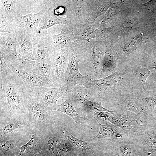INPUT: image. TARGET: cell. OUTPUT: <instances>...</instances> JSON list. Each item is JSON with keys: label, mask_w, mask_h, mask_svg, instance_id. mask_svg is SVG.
<instances>
[{"label": "cell", "mask_w": 156, "mask_h": 156, "mask_svg": "<svg viewBox=\"0 0 156 156\" xmlns=\"http://www.w3.org/2000/svg\"><path fill=\"white\" fill-rule=\"evenodd\" d=\"M132 92L125 73L115 72L106 77L92 80L86 87H82V93L89 99L101 103L110 102L114 106Z\"/></svg>", "instance_id": "obj_1"}, {"label": "cell", "mask_w": 156, "mask_h": 156, "mask_svg": "<svg viewBox=\"0 0 156 156\" xmlns=\"http://www.w3.org/2000/svg\"><path fill=\"white\" fill-rule=\"evenodd\" d=\"M27 92L23 81L13 72L0 73V117L28 116L24 97Z\"/></svg>", "instance_id": "obj_2"}, {"label": "cell", "mask_w": 156, "mask_h": 156, "mask_svg": "<svg viewBox=\"0 0 156 156\" xmlns=\"http://www.w3.org/2000/svg\"><path fill=\"white\" fill-rule=\"evenodd\" d=\"M102 45L94 39L90 42H80L75 47L79 59V71L92 80L99 79L101 72L105 50Z\"/></svg>", "instance_id": "obj_3"}, {"label": "cell", "mask_w": 156, "mask_h": 156, "mask_svg": "<svg viewBox=\"0 0 156 156\" xmlns=\"http://www.w3.org/2000/svg\"><path fill=\"white\" fill-rule=\"evenodd\" d=\"M24 101L28 111L29 122L31 130L34 129L41 133L51 128L52 118L51 112L45 106L41 97L33 91L25 94Z\"/></svg>", "instance_id": "obj_4"}, {"label": "cell", "mask_w": 156, "mask_h": 156, "mask_svg": "<svg viewBox=\"0 0 156 156\" xmlns=\"http://www.w3.org/2000/svg\"><path fill=\"white\" fill-rule=\"evenodd\" d=\"M113 108L112 111L97 112L94 115L120 127L124 133L139 132L148 125V121L127 110L116 107Z\"/></svg>", "instance_id": "obj_5"}, {"label": "cell", "mask_w": 156, "mask_h": 156, "mask_svg": "<svg viewBox=\"0 0 156 156\" xmlns=\"http://www.w3.org/2000/svg\"><path fill=\"white\" fill-rule=\"evenodd\" d=\"M42 3L45 11L42 20L48 26L75 25L72 0H43Z\"/></svg>", "instance_id": "obj_6"}, {"label": "cell", "mask_w": 156, "mask_h": 156, "mask_svg": "<svg viewBox=\"0 0 156 156\" xmlns=\"http://www.w3.org/2000/svg\"><path fill=\"white\" fill-rule=\"evenodd\" d=\"M31 133L28 116L0 117V139L25 142Z\"/></svg>", "instance_id": "obj_7"}, {"label": "cell", "mask_w": 156, "mask_h": 156, "mask_svg": "<svg viewBox=\"0 0 156 156\" xmlns=\"http://www.w3.org/2000/svg\"><path fill=\"white\" fill-rule=\"evenodd\" d=\"M151 73L145 59L143 57L131 63L125 68V73L129 81L133 93L144 89L146 81Z\"/></svg>", "instance_id": "obj_8"}, {"label": "cell", "mask_w": 156, "mask_h": 156, "mask_svg": "<svg viewBox=\"0 0 156 156\" xmlns=\"http://www.w3.org/2000/svg\"><path fill=\"white\" fill-rule=\"evenodd\" d=\"M43 35L44 41L51 54L58 50L76 47L79 43L70 25H64L59 34Z\"/></svg>", "instance_id": "obj_9"}, {"label": "cell", "mask_w": 156, "mask_h": 156, "mask_svg": "<svg viewBox=\"0 0 156 156\" xmlns=\"http://www.w3.org/2000/svg\"><path fill=\"white\" fill-rule=\"evenodd\" d=\"M79 59L75 47H69L68 62L64 75L65 83L74 86L86 87L92 80L83 75L79 68Z\"/></svg>", "instance_id": "obj_10"}, {"label": "cell", "mask_w": 156, "mask_h": 156, "mask_svg": "<svg viewBox=\"0 0 156 156\" xmlns=\"http://www.w3.org/2000/svg\"><path fill=\"white\" fill-rule=\"evenodd\" d=\"M69 49L68 47L60 49L58 56L51 62L52 78L49 86H62L65 84L64 75L68 62Z\"/></svg>", "instance_id": "obj_11"}, {"label": "cell", "mask_w": 156, "mask_h": 156, "mask_svg": "<svg viewBox=\"0 0 156 156\" xmlns=\"http://www.w3.org/2000/svg\"><path fill=\"white\" fill-rule=\"evenodd\" d=\"M45 11L42 4L41 9L38 13L29 14L25 15L19 14L14 18L8 21L12 27L21 28L32 35L35 36L38 34V26Z\"/></svg>", "instance_id": "obj_12"}, {"label": "cell", "mask_w": 156, "mask_h": 156, "mask_svg": "<svg viewBox=\"0 0 156 156\" xmlns=\"http://www.w3.org/2000/svg\"><path fill=\"white\" fill-rule=\"evenodd\" d=\"M76 86L66 83L62 86L56 88L37 87L35 88L34 91L41 97L46 107L48 108L57 104V100L61 96L75 91Z\"/></svg>", "instance_id": "obj_13"}, {"label": "cell", "mask_w": 156, "mask_h": 156, "mask_svg": "<svg viewBox=\"0 0 156 156\" xmlns=\"http://www.w3.org/2000/svg\"><path fill=\"white\" fill-rule=\"evenodd\" d=\"M70 93L74 106L82 114H94L97 112L109 111L104 107L101 102H96L89 100L86 99L82 93L73 92Z\"/></svg>", "instance_id": "obj_14"}, {"label": "cell", "mask_w": 156, "mask_h": 156, "mask_svg": "<svg viewBox=\"0 0 156 156\" xmlns=\"http://www.w3.org/2000/svg\"><path fill=\"white\" fill-rule=\"evenodd\" d=\"M7 65L9 68L23 81L29 94L33 93L37 87H49L48 82L44 77L31 71L18 69L11 65Z\"/></svg>", "instance_id": "obj_15"}, {"label": "cell", "mask_w": 156, "mask_h": 156, "mask_svg": "<svg viewBox=\"0 0 156 156\" xmlns=\"http://www.w3.org/2000/svg\"><path fill=\"white\" fill-rule=\"evenodd\" d=\"M14 35L18 54L31 60L33 55L34 36L25 30L15 27Z\"/></svg>", "instance_id": "obj_16"}, {"label": "cell", "mask_w": 156, "mask_h": 156, "mask_svg": "<svg viewBox=\"0 0 156 156\" xmlns=\"http://www.w3.org/2000/svg\"><path fill=\"white\" fill-rule=\"evenodd\" d=\"M0 53L7 64H11L18 58L16 39L14 34L1 33L0 34Z\"/></svg>", "instance_id": "obj_17"}, {"label": "cell", "mask_w": 156, "mask_h": 156, "mask_svg": "<svg viewBox=\"0 0 156 156\" xmlns=\"http://www.w3.org/2000/svg\"><path fill=\"white\" fill-rule=\"evenodd\" d=\"M117 107L127 110L146 121H148L151 116L133 92L130 93L123 101L114 107Z\"/></svg>", "instance_id": "obj_18"}, {"label": "cell", "mask_w": 156, "mask_h": 156, "mask_svg": "<svg viewBox=\"0 0 156 156\" xmlns=\"http://www.w3.org/2000/svg\"><path fill=\"white\" fill-rule=\"evenodd\" d=\"M63 138L60 133L52 127L47 129L41 134V151L49 156H54L58 144Z\"/></svg>", "instance_id": "obj_19"}, {"label": "cell", "mask_w": 156, "mask_h": 156, "mask_svg": "<svg viewBox=\"0 0 156 156\" xmlns=\"http://www.w3.org/2000/svg\"><path fill=\"white\" fill-rule=\"evenodd\" d=\"M115 72L122 73L118 56L111 46L107 45L105 47L103 68L99 79Z\"/></svg>", "instance_id": "obj_20"}, {"label": "cell", "mask_w": 156, "mask_h": 156, "mask_svg": "<svg viewBox=\"0 0 156 156\" xmlns=\"http://www.w3.org/2000/svg\"><path fill=\"white\" fill-rule=\"evenodd\" d=\"M133 93L148 114L151 117L156 116V93L146 85L143 90Z\"/></svg>", "instance_id": "obj_21"}, {"label": "cell", "mask_w": 156, "mask_h": 156, "mask_svg": "<svg viewBox=\"0 0 156 156\" xmlns=\"http://www.w3.org/2000/svg\"><path fill=\"white\" fill-rule=\"evenodd\" d=\"M33 55L37 62L50 64L49 57L51 54L44 41L43 34H38L34 36Z\"/></svg>", "instance_id": "obj_22"}, {"label": "cell", "mask_w": 156, "mask_h": 156, "mask_svg": "<svg viewBox=\"0 0 156 156\" xmlns=\"http://www.w3.org/2000/svg\"><path fill=\"white\" fill-rule=\"evenodd\" d=\"M75 37L79 42H90L95 39L96 28L93 22L89 21L79 25H71Z\"/></svg>", "instance_id": "obj_23"}, {"label": "cell", "mask_w": 156, "mask_h": 156, "mask_svg": "<svg viewBox=\"0 0 156 156\" xmlns=\"http://www.w3.org/2000/svg\"><path fill=\"white\" fill-rule=\"evenodd\" d=\"M99 125V133L94 138L90 140V141L98 140L112 141L116 139L122 138L124 133H119L117 127L109 121L106 122L105 125H102L96 118Z\"/></svg>", "instance_id": "obj_24"}, {"label": "cell", "mask_w": 156, "mask_h": 156, "mask_svg": "<svg viewBox=\"0 0 156 156\" xmlns=\"http://www.w3.org/2000/svg\"><path fill=\"white\" fill-rule=\"evenodd\" d=\"M31 131L30 139L21 146L19 154L16 156H33L41 151L40 138L42 133L37 130L31 129Z\"/></svg>", "instance_id": "obj_25"}, {"label": "cell", "mask_w": 156, "mask_h": 156, "mask_svg": "<svg viewBox=\"0 0 156 156\" xmlns=\"http://www.w3.org/2000/svg\"><path fill=\"white\" fill-rule=\"evenodd\" d=\"M51 111H57L64 113L72 118L78 125L84 119L80 116L75 110L72 102L70 93L66 101L62 103L56 104L47 108Z\"/></svg>", "instance_id": "obj_26"}, {"label": "cell", "mask_w": 156, "mask_h": 156, "mask_svg": "<svg viewBox=\"0 0 156 156\" xmlns=\"http://www.w3.org/2000/svg\"><path fill=\"white\" fill-rule=\"evenodd\" d=\"M25 0H0L6 14L5 18L10 21L14 18L22 11L25 10Z\"/></svg>", "instance_id": "obj_27"}, {"label": "cell", "mask_w": 156, "mask_h": 156, "mask_svg": "<svg viewBox=\"0 0 156 156\" xmlns=\"http://www.w3.org/2000/svg\"><path fill=\"white\" fill-rule=\"evenodd\" d=\"M24 142L18 140L0 139V156H16L18 155Z\"/></svg>", "instance_id": "obj_28"}, {"label": "cell", "mask_w": 156, "mask_h": 156, "mask_svg": "<svg viewBox=\"0 0 156 156\" xmlns=\"http://www.w3.org/2000/svg\"><path fill=\"white\" fill-rule=\"evenodd\" d=\"M62 131L65 136V138L78 150L79 154L82 156H89L93 153V149L91 143L77 138L65 129H63Z\"/></svg>", "instance_id": "obj_29"}, {"label": "cell", "mask_w": 156, "mask_h": 156, "mask_svg": "<svg viewBox=\"0 0 156 156\" xmlns=\"http://www.w3.org/2000/svg\"><path fill=\"white\" fill-rule=\"evenodd\" d=\"M110 1L90 0V12L88 21L93 22L104 15L110 7Z\"/></svg>", "instance_id": "obj_30"}, {"label": "cell", "mask_w": 156, "mask_h": 156, "mask_svg": "<svg viewBox=\"0 0 156 156\" xmlns=\"http://www.w3.org/2000/svg\"><path fill=\"white\" fill-rule=\"evenodd\" d=\"M115 154L118 156H134L138 150L133 144L125 142L122 138L112 141Z\"/></svg>", "instance_id": "obj_31"}, {"label": "cell", "mask_w": 156, "mask_h": 156, "mask_svg": "<svg viewBox=\"0 0 156 156\" xmlns=\"http://www.w3.org/2000/svg\"><path fill=\"white\" fill-rule=\"evenodd\" d=\"M118 12V10L117 8L110 6L108 10L104 15L98 18L92 22L96 29L100 28L101 26L111 21Z\"/></svg>", "instance_id": "obj_32"}, {"label": "cell", "mask_w": 156, "mask_h": 156, "mask_svg": "<svg viewBox=\"0 0 156 156\" xmlns=\"http://www.w3.org/2000/svg\"><path fill=\"white\" fill-rule=\"evenodd\" d=\"M114 30L113 26L96 29L95 40L103 45L105 44L110 38Z\"/></svg>", "instance_id": "obj_33"}, {"label": "cell", "mask_w": 156, "mask_h": 156, "mask_svg": "<svg viewBox=\"0 0 156 156\" xmlns=\"http://www.w3.org/2000/svg\"><path fill=\"white\" fill-rule=\"evenodd\" d=\"M65 138L58 144L54 156H65L75 150V148L74 146L66 138Z\"/></svg>", "instance_id": "obj_34"}, {"label": "cell", "mask_w": 156, "mask_h": 156, "mask_svg": "<svg viewBox=\"0 0 156 156\" xmlns=\"http://www.w3.org/2000/svg\"><path fill=\"white\" fill-rule=\"evenodd\" d=\"M15 28L12 27L6 21L3 16L2 8L0 10V32L14 34Z\"/></svg>", "instance_id": "obj_35"}, {"label": "cell", "mask_w": 156, "mask_h": 156, "mask_svg": "<svg viewBox=\"0 0 156 156\" xmlns=\"http://www.w3.org/2000/svg\"><path fill=\"white\" fill-rule=\"evenodd\" d=\"M36 66L47 81L48 85L49 82V77L51 73V66L50 64H48L43 62H36Z\"/></svg>", "instance_id": "obj_36"}, {"label": "cell", "mask_w": 156, "mask_h": 156, "mask_svg": "<svg viewBox=\"0 0 156 156\" xmlns=\"http://www.w3.org/2000/svg\"><path fill=\"white\" fill-rule=\"evenodd\" d=\"M0 73L3 72L8 73L12 72V71L8 67L4 59L3 55L1 53H0Z\"/></svg>", "instance_id": "obj_37"}, {"label": "cell", "mask_w": 156, "mask_h": 156, "mask_svg": "<svg viewBox=\"0 0 156 156\" xmlns=\"http://www.w3.org/2000/svg\"><path fill=\"white\" fill-rule=\"evenodd\" d=\"M146 85L156 87V72L151 73L146 81Z\"/></svg>", "instance_id": "obj_38"}, {"label": "cell", "mask_w": 156, "mask_h": 156, "mask_svg": "<svg viewBox=\"0 0 156 156\" xmlns=\"http://www.w3.org/2000/svg\"><path fill=\"white\" fill-rule=\"evenodd\" d=\"M135 22V19L134 18L129 16L125 19L123 25L125 27H129L133 26Z\"/></svg>", "instance_id": "obj_39"}, {"label": "cell", "mask_w": 156, "mask_h": 156, "mask_svg": "<svg viewBox=\"0 0 156 156\" xmlns=\"http://www.w3.org/2000/svg\"><path fill=\"white\" fill-rule=\"evenodd\" d=\"M134 39L138 42H143L146 41L147 37L145 34L142 32L136 36Z\"/></svg>", "instance_id": "obj_40"}, {"label": "cell", "mask_w": 156, "mask_h": 156, "mask_svg": "<svg viewBox=\"0 0 156 156\" xmlns=\"http://www.w3.org/2000/svg\"><path fill=\"white\" fill-rule=\"evenodd\" d=\"M148 62L147 66L151 73L156 72V59L151 60Z\"/></svg>", "instance_id": "obj_41"}, {"label": "cell", "mask_w": 156, "mask_h": 156, "mask_svg": "<svg viewBox=\"0 0 156 156\" xmlns=\"http://www.w3.org/2000/svg\"><path fill=\"white\" fill-rule=\"evenodd\" d=\"M33 156H49L46 153L42 152L41 151L39 152Z\"/></svg>", "instance_id": "obj_42"}, {"label": "cell", "mask_w": 156, "mask_h": 156, "mask_svg": "<svg viewBox=\"0 0 156 156\" xmlns=\"http://www.w3.org/2000/svg\"><path fill=\"white\" fill-rule=\"evenodd\" d=\"M80 154H78L76 153H73V151L67 154L65 156H82Z\"/></svg>", "instance_id": "obj_43"}, {"label": "cell", "mask_w": 156, "mask_h": 156, "mask_svg": "<svg viewBox=\"0 0 156 156\" xmlns=\"http://www.w3.org/2000/svg\"><path fill=\"white\" fill-rule=\"evenodd\" d=\"M146 86L150 88L156 93V87L149 86L146 85Z\"/></svg>", "instance_id": "obj_44"}, {"label": "cell", "mask_w": 156, "mask_h": 156, "mask_svg": "<svg viewBox=\"0 0 156 156\" xmlns=\"http://www.w3.org/2000/svg\"><path fill=\"white\" fill-rule=\"evenodd\" d=\"M134 156H140L139 154H138L137 153Z\"/></svg>", "instance_id": "obj_45"}]
</instances>
